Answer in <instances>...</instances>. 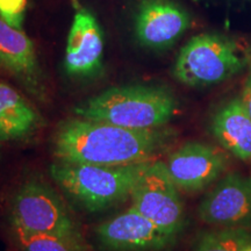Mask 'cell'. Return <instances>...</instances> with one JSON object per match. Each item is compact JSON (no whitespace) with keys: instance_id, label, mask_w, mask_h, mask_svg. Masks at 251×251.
Wrapping results in <instances>:
<instances>
[{"instance_id":"3957f363","label":"cell","mask_w":251,"mask_h":251,"mask_svg":"<svg viewBox=\"0 0 251 251\" xmlns=\"http://www.w3.org/2000/svg\"><path fill=\"white\" fill-rule=\"evenodd\" d=\"M148 163L121 166L56 161L49 172L55 183L86 211L98 212L124 202Z\"/></svg>"},{"instance_id":"4fadbf2b","label":"cell","mask_w":251,"mask_h":251,"mask_svg":"<svg viewBox=\"0 0 251 251\" xmlns=\"http://www.w3.org/2000/svg\"><path fill=\"white\" fill-rule=\"evenodd\" d=\"M211 131L235 157L251 159V118L242 99L234 98L216 109L211 120Z\"/></svg>"},{"instance_id":"9a60e30c","label":"cell","mask_w":251,"mask_h":251,"mask_svg":"<svg viewBox=\"0 0 251 251\" xmlns=\"http://www.w3.org/2000/svg\"><path fill=\"white\" fill-rule=\"evenodd\" d=\"M12 235L21 251H87L83 234H51L27 231L11 226Z\"/></svg>"},{"instance_id":"5b68a950","label":"cell","mask_w":251,"mask_h":251,"mask_svg":"<svg viewBox=\"0 0 251 251\" xmlns=\"http://www.w3.org/2000/svg\"><path fill=\"white\" fill-rule=\"evenodd\" d=\"M9 224L34 233L81 234L64 200L39 179H29L18 187L9 200Z\"/></svg>"},{"instance_id":"ba28073f","label":"cell","mask_w":251,"mask_h":251,"mask_svg":"<svg viewBox=\"0 0 251 251\" xmlns=\"http://www.w3.org/2000/svg\"><path fill=\"white\" fill-rule=\"evenodd\" d=\"M94 231L100 244L112 251L165 250L177 236L166 233L131 207L100 224Z\"/></svg>"},{"instance_id":"8992f818","label":"cell","mask_w":251,"mask_h":251,"mask_svg":"<svg viewBox=\"0 0 251 251\" xmlns=\"http://www.w3.org/2000/svg\"><path fill=\"white\" fill-rule=\"evenodd\" d=\"M131 208L166 231L177 235L184 227V206L179 188L165 163L150 162L130 194Z\"/></svg>"},{"instance_id":"8fae6325","label":"cell","mask_w":251,"mask_h":251,"mask_svg":"<svg viewBox=\"0 0 251 251\" xmlns=\"http://www.w3.org/2000/svg\"><path fill=\"white\" fill-rule=\"evenodd\" d=\"M199 218L219 227H244L251 222V177L230 172L200 202Z\"/></svg>"},{"instance_id":"2e32d148","label":"cell","mask_w":251,"mask_h":251,"mask_svg":"<svg viewBox=\"0 0 251 251\" xmlns=\"http://www.w3.org/2000/svg\"><path fill=\"white\" fill-rule=\"evenodd\" d=\"M251 244V233L244 227H221L202 231L192 251H243Z\"/></svg>"},{"instance_id":"30bf717a","label":"cell","mask_w":251,"mask_h":251,"mask_svg":"<svg viewBox=\"0 0 251 251\" xmlns=\"http://www.w3.org/2000/svg\"><path fill=\"white\" fill-rule=\"evenodd\" d=\"M0 71L36 99L45 100L47 83L35 45L24 29L12 27L0 17Z\"/></svg>"},{"instance_id":"277c9868","label":"cell","mask_w":251,"mask_h":251,"mask_svg":"<svg viewBox=\"0 0 251 251\" xmlns=\"http://www.w3.org/2000/svg\"><path fill=\"white\" fill-rule=\"evenodd\" d=\"M249 56L230 37L202 33L188 40L174 64V77L193 89L218 85L243 71Z\"/></svg>"},{"instance_id":"52a82bcc","label":"cell","mask_w":251,"mask_h":251,"mask_svg":"<svg viewBox=\"0 0 251 251\" xmlns=\"http://www.w3.org/2000/svg\"><path fill=\"white\" fill-rule=\"evenodd\" d=\"M191 26V15L175 0H139L133 28L137 42L152 51L174 47Z\"/></svg>"},{"instance_id":"7c38bea8","label":"cell","mask_w":251,"mask_h":251,"mask_svg":"<svg viewBox=\"0 0 251 251\" xmlns=\"http://www.w3.org/2000/svg\"><path fill=\"white\" fill-rule=\"evenodd\" d=\"M227 164V157L218 148L201 142L185 143L165 163L177 187L190 193L200 192L214 183Z\"/></svg>"},{"instance_id":"d6986e66","label":"cell","mask_w":251,"mask_h":251,"mask_svg":"<svg viewBox=\"0 0 251 251\" xmlns=\"http://www.w3.org/2000/svg\"><path fill=\"white\" fill-rule=\"evenodd\" d=\"M243 251H251V244H250V246H248Z\"/></svg>"},{"instance_id":"ac0fdd59","label":"cell","mask_w":251,"mask_h":251,"mask_svg":"<svg viewBox=\"0 0 251 251\" xmlns=\"http://www.w3.org/2000/svg\"><path fill=\"white\" fill-rule=\"evenodd\" d=\"M242 101L246 106L248 113H249L250 118H251V75L248 78L246 84H244L243 91H242V97H241Z\"/></svg>"},{"instance_id":"e0dca14e","label":"cell","mask_w":251,"mask_h":251,"mask_svg":"<svg viewBox=\"0 0 251 251\" xmlns=\"http://www.w3.org/2000/svg\"><path fill=\"white\" fill-rule=\"evenodd\" d=\"M28 0H0V17L17 29H23Z\"/></svg>"},{"instance_id":"5bb4252c","label":"cell","mask_w":251,"mask_h":251,"mask_svg":"<svg viewBox=\"0 0 251 251\" xmlns=\"http://www.w3.org/2000/svg\"><path fill=\"white\" fill-rule=\"evenodd\" d=\"M42 124L37 109L26 97L0 81V141L23 140L34 134Z\"/></svg>"},{"instance_id":"6da1fadb","label":"cell","mask_w":251,"mask_h":251,"mask_svg":"<svg viewBox=\"0 0 251 251\" xmlns=\"http://www.w3.org/2000/svg\"><path fill=\"white\" fill-rule=\"evenodd\" d=\"M171 131L130 129L78 117L59 122L52 137L58 162L121 166L152 162L169 143Z\"/></svg>"},{"instance_id":"7a4b0ae2","label":"cell","mask_w":251,"mask_h":251,"mask_svg":"<svg viewBox=\"0 0 251 251\" xmlns=\"http://www.w3.org/2000/svg\"><path fill=\"white\" fill-rule=\"evenodd\" d=\"M177 100L166 87L148 84L114 86L78 103L75 117L130 129H157L171 120Z\"/></svg>"},{"instance_id":"9c48e42d","label":"cell","mask_w":251,"mask_h":251,"mask_svg":"<svg viewBox=\"0 0 251 251\" xmlns=\"http://www.w3.org/2000/svg\"><path fill=\"white\" fill-rule=\"evenodd\" d=\"M103 50V31L98 19L89 8L76 2L65 46V72L76 78L96 76L102 69Z\"/></svg>"}]
</instances>
